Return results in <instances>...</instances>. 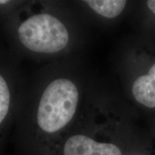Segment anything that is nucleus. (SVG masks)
Listing matches in <instances>:
<instances>
[{"label": "nucleus", "mask_w": 155, "mask_h": 155, "mask_svg": "<svg viewBox=\"0 0 155 155\" xmlns=\"http://www.w3.org/2000/svg\"><path fill=\"white\" fill-rule=\"evenodd\" d=\"M79 94L75 83L57 78L46 87L39 103L37 126L42 139H55L68 127L74 117Z\"/></svg>", "instance_id": "nucleus-1"}, {"label": "nucleus", "mask_w": 155, "mask_h": 155, "mask_svg": "<svg viewBox=\"0 0 155 155\" xmlns=\"http://www.w3.org/2000/svg\"><path fill=\"white\" fill-rule=\"evenodd\" d=\"M7 2H9V1H5V0H0V4H1V5H3V4H6Z\"/></svg>", "instance_id": "nucleus-8"}, {"label": "nucleus", "mask_w": 155, "mask_h": 155, "mask_svg": "<svg viewBox=\"0 0 155 155\" xmlns=\"http://www.w3.org/2000/svg\"><path fill=\"white\" fill-rule=\"evenodd\" d=\"M59 155H123L118 145L99 141L86 134L75 133L64 139Z\"/></svg>", "instance_id": "nucleus-3"}, {"label": "nucleus", "mask_w": 155, "mask_h": 155, "mask_svg": "<svg viewBox=\"0 0 155 155\" xmlns=\"http://www.w3.org/2000/svg\"><path fill=\"white\" fill-rule=\"evenodd\" d=\"M10 104L9 89L4 78L0 75V124L8 114Z\"/></svg>", "instance_id": "nucleus-6"}, {"label": "nucleus", "mask_w": 155, "mask_h": 155, "mask_svg": "<svg viewBox=\"0 0 155 155\" xmlns=\"http://www.w3.org/2000/svg\"><path fill=\"white\" fill-rule=\"evenodd\" d=\"M147 4L149 9H150L155 15V0H150V1H147Z\"/></svg>", "instance_id": "nucleus-7"}, {"label": "nucleus", "mask_w": 155, "mask_h": 155, "mask_svg": "<svg viewBox=\"0 0 155 155\" xmlns=\"http://www.w3.org/2000/svg\"><path fill=\"white\" fill-rule=\"evenodd\" d=\"M132 94L135 100L147 107H155V63L148 74L136 79L132 86Z\"/></svg>", "instance_id": "nucleus-4"}, {"label": "nucleus", "mask_w": 155, "mask_h": 155, "mask_svg": "<svg viewBox=\"0 0 155 155\" xmlns=\"http://www.w3.org/2000/svg\"><path fill=\"white\" fill-rule=\"evenodd\" d=\"M19 40L25 48L39 53H56L67 46L69 34L63 23L53 15H34L21 23Z\"/></svg>", "instance_id": "nucleus-2"}, {"label": "nucleus", "mask_w": 155, "mask_h": 155, "mask_svg": "<svg viewBox=\"0 0 155 155\" xmlns=\"http://www.w3.org/2000/svg\"><path fill=\"white\" fill-rule=\"evenodd\" d=\"M93 10L106 18H115L121 14L127 5L123 0H88L85 1Z\"/></svg>", "instance_id": "nucleus-5"}]
</instances>
